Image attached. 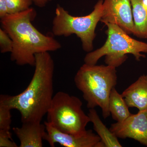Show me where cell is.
<instances>
[{"label": "cell", "instance_id": "6", "mask_svg": "<svg viewBox=\"0 0 147 147\" xmlns=\"http://www.w3.org/2000/svg\"><path fill=\"white\" fill-rule=\"evenodd\" d=\"M82 105L79 98L58 92L54 96L47 112V121L62 132L83 135L86 132V127L90 121Z\"/></svg>", "mask_w": 147, "mask_h": 147}, {"label": "cell", "instance_id": "13", "mask_svg": "<svg viewBox=\"0 0 147 147\" xmlns=\"http://www.w3.org/2000/svg\"><path fill=\"white\" fill-rule=\"evenodd\" d=\"M109 112L112 118L117 122H121L128 118L131 113L128 105L121 94L113 88L111 91L108 101Z\"/></svg>", "mask_w": 147, "mask_h": 147}, {"label": "cell", "instance_id": "11", "mask_svg": "<svg viewBox=\"0 0 147 147\" xmlns=\"http://www.w3.org/2000/svg\"><path fill=\"white\" fill-rule=\"evenodd\" d=\"M122 95L129 108L147 110V75H142L125 90Z\"/></svg>", "mask_w": 147, "mask_h": 147}, {"label": "cell", "instance_id": "1", "mask_svg": "<svg viewBox=\"0 0 147 147\" xmlns=\"http://www.w3.org/2000/svg\"><path fill=\"white\" fill-rule=\"evenodd\" d=\"M35 57L34 73L26 88L16 95L0 96V100L11 110L19 111L22 123L41 122L54 97L55 63L53 58L49 52L37 54Z\"/></svg>", "mask_w": 147, "mask_h": 147}, {"label": "cell", "instance_id": "14", "mask_svg": "<svg viewBox=\"0 0 147 147\" xmlns=\"http://www.w3.org/2000/svg\"><path fill=\"white\" fill-rule=\"evenodd\" d=\"M134 24L133 34L137 37L147 38V10L142 0H130Z\"/></svg>", "mask_w": 147, "mask_h": 147}, {"label": "cell", "instance_id": "17", "mask_svg": "<svg viewBox=\"0 0 147 147\" xmlns=\"http://www.w3.org/2000/svg\"><path fill=\"white\" fill-rule=\"evenodd\" d=\"M12 39L3 29H0V51L1 53H11L13 49Z\"/></svg>", "mask_w": 147, "mask_h": 147}, {"label": "cell", "instance_id": "9", "mask_svg": "<svg viewBox=\"0 0 147 147\" xmlns=\"http://www.w3.org/2000/svg\"><path fill=\"white\" fill-rule=\"evenodd\" d=\"M110 129L118 138L134 139L147 146V110L131 114L123 121L112 124Z\"/></svg>", "mask_w": 147, "mask_h": 147}, {"label": "cell", "instance_id": "15", "mask_svg": "<svg viewBox=\"0 0 147 147\" xmlns=\"http://www.w3.org/2000/svg\"><path fill=\"white\" fill-rule=\"evenodd\" d=\"M11 109L0 100V130L10 131L11 123Z\"/></svg>", "mask_w": 147, "mask_h": 147}, {"label": "cell", "instance_id": "12", "mask_svg": "<svg viewBox=\"0 0 147 147\" xmlns=\"http://www.w3.org/2000/svg\"><path fill=\"white\" fill-rule=\"evenodd\" d=\"M88 115L90 122L93 124L94 129L100 137L105 147H122L118 138L102 123L94 108L89 109Z\"/></svg>", "mask_w": 147, "mask_h": 147}, {"label": "cell", "instance_id": "10", "mask_svg": "<svg viewBox=\"0 0 147 147\" xmlns=\"http://www.w3.org/2000/svg\"><path fill=\"white\" fill-rule=\"evenodd\" d=\"M20 141V147H42L46 132L45 124L40 122L22 123L21 127L12 128Z\"/></svg>", "mask_w": 147, "mask_h": 147}, {"label": "cell", "instance_id": "4", "mask_svg": "<svg viewBox=\"0 0 147 147\" xmlns=\"http://www.w3.org/2000/svg\"><path fill=\"white\" fill-rule=\"evenodd\" d=\"M105 25L108 27L106 42L102 47L88 53L84 58V63L94 65L105 56L107 65L116 68L126 60L127 54L133 55L137 61L146 57L142 53H147V43L131 38L116 24Z\"/></svg>", "mask_w": 147, "mask_h": 147}, {"label": "cell", "instance_id": "20", "mask_svg": "<svg viewBox=\"0 0 147 147\" xmlns=\"http://www.w3.org/2000/svg\"><path fill=\"white\" fill-rule=\"evenodd\" d=\"M53 1V0H32L33 2L35 5L40 8L45 7L47 3Z\"/></svg>", "mask_w": 147, "mask_h": 147}, {"label": "cell", "instance_id": "21", "mask_svg": "<svg viewBox=\"0 0 147 147\" xmlns=\"http://www.w3.org/2000/svg\"><path fill=\"white\" fill-rule=\"evenodd\" d=\"M142 1L144 7L147 10V0H142Z\"/></svg>", "mask_w": 147, "mask_h": 147}, {"label": "cell", "instance_id": "18", "mask_svg": "<svg viewBox=\"0 0 147 147\" xmlns=\"http://www.w3.org/2000/svg\"><path fill=\"white\" fill-rule=\"evenodd\" d=\"M11 138L10 131L0 130V147H18Z\"/></svg>", "mask_w": 147, "mask_h": 147}, {"label": "cell", "instance_id": "7", "mask_svg": "<svg viewBox=\"0 0 147 147\" xmlns=\"http://www.w3.org/2000/svg\"><path fill=\"white\" fill-rule=\"evenodd\" d=\"M46 132L43 140L50 146L55 147L56 144L65 147H105L100 137L93 132L87 130L85 134L76 135L60 131L47 121L44 122Z\"/></svg>", "mask_w": 147, "mask_h": 147}, {"label": "cell", "instance_id": "2", "mask_svg": "<svg viewBox=\"0 0 147 147\" xmlns=\"http://www.w3.org/2000/svg\"><path fill=\"white\" fill-rule=\"evenodd\" d=\"M36 16L35 9L30 7L1 18L3 29L13 41L11 60L18 65L34 66L36 54L54 52L61 47L57 40L41 33L32 25Z\"/></svg>", "mask_w": 147, "mask_h": 147}, {"label": "cell", "instance_id": "3", "mask_svg": "<svg viewBox=\"0 0 147 147\" xmlns=\"http://www.w3.org/2000/svg\"><path fill=\"white\" fill-rule=\"evenodd\" d=\"M74 82L76 88L83 94L87 108L100 107L104 119L110 116L109 97L117 82L116 67L84 63L76 73Z\"/></svg>", "mask_w": 147, "mask_h": 147}, {"label": "cell", "instance_id": "16", "mask_svg": "<svg viewBox=\"0 0 147 147\" xmlns=\"http://www.w3.org/2000/svg\"><path fill=\"white\" fill-rule=\"evenodd\" d=\"M8 13H15L28 9L32 4V0H6Z\"/></svg>", "mask_w": 147, "mask_h": 147}, {"label": "cell", "instance_id": "19", "mask_svg": "<svg viewBox=\"0 0 147 147\" xmlns=\"http://www.w3.org/2000/svg\"><path fill=\"white\" fill-rule=\"evenodd\" d=\"M8 14L6 0H0V17L3 18Z\"/></svg>", "mask_w": 147, "mask_h": 147}, {"label": "cell", "instance_id": "8", "mask_svg": "<svg viewBox=\"0 0 147 147\" xmlns=\"http://www.w3.org/2000/svg\"><path fill=\"white\" fill-rule=\"evenodd\" d=\"M100 21L118 25L128 34H133L134 24L130 0H104Z\"/></svg>", "mask_w": 147, "mask_h": 147}, {"label": "cell", "instance_id": "5", "mask_svg": "<svg viewBox=\"0 0 147 147\" xmlns=\"http://www.w3.org/2000/svg\"><path fill=\"white\" fill-rule=\"evenodd\" d=\"M103 0H98L88 15L73 16L59 5L57 6L53 21L52 32L56 36L68 37L74 34L81 39L84 51L90 53L93 50L96 28L100 21Z\"/></svg>", "mask_w": 147, "mask_h": 147}]
</instances>
